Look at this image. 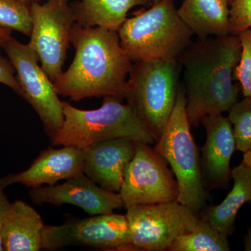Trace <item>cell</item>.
<instances>
[{
  "label": "cell",
  "mask_w": 251,
  "mask_h": 251,
  "mask_svg": "<svg viewBox=\"0 0 251 251\" xmlns=\"http://www.w3.org/2000/svg\"><path fill=\"white\" fill-rule=\"evenodd\" d=\"M1 48L16 69L23 98L40 117L46 134L52 141L64 120L62 101L53 82L39 67V57L29 44H21L11 36Z\"/></svg>",
  "instance_id": "cell-8"
},
{
  "label": "cell",
  "mask_w": 251,
  "mask_h": 251,
  "mask_svg": "<svg viewBox=\"0 0 251 251\" xmlns=\"http://www.w3.org/2000/svg\"><path fill=\"white\" fill-rule=\"evenodd\" d=\"M0 48H1L0 46ZM16 69L9 58H6L0 51V83L10 87L18 95L23 97V91L17 77L15 76Z\"/></svg>",
  "instance_id": "cell-25"
},
{
  "label": "cell",
  "mask_w": 251,
  "mask_h": 251,
  "mask_svg": "<svg viewBox=\"0 0 251 251\" xmlns=\"http://www.w3.org/2000/svg\"><path fill=\"white\" fill-rule=\"evenodd\" d=\"M229 6V0H184L177 12L198 39H205L230 34Z\"/></svg>",
  "instance_id": "cell-18"
},
{
  "label": "cell",
  "mask_w": 251,
  "mask_h": 251,
  "mask_svg": "<svg viewBox=\"0 0 251 251\" xmlns=\"http://www.w3.org/2000/svg\"><path fill=\"white\" fill-rule=\"evenodd\" d=\"M201 124L206 136L200 161L203 184L207 191L227 188L232 179L231 158L237 151L232 123L219 114L203 117Z\"/></svg>",
  "instance_id": "cell-13"
},
{
  "label": "cell",
  "mask_w": 251,
  "mask_h": 251,
  "mask_svg": "<svg viewBox=\"0 0 251 251\" xmlns=\"http://www.w3.org/2000/svg\"><path fill=\"white\" fill-rule=\"evenodd\" d=\"M70 42L75 55L53 82L57 94L74 101L92 97L125 99L133 62L122 47L118 32L75 23Z\"/></svg>",
  "instance_id": "cell-2"
},
{
  "label": "cell",
  "mask_w": 251,
  "mask_h": 251,
  "mask_svg": "<svg viewBox=\"0 0 251 251\" xmlns=\"http://www.w3.org/2000/svg\"><path fill=\"white\" fill-rule=\"evenodd\" d=\"M25 1H27V2L29 3H32V2H35V1H37V2H39V1H41V0H25Z\"/></svg>",
  "instance_id": "cell-30"
},
{
  "label": "cell",
  "mask_w": 251,
  "mask_h": 251,
  "mask_svg": "<svg viewBox=\"0 0 251 251\" xmlns=\"http://www.w3.org/2000/svg\"><path fill=\"white\" fill-rule=\"evenodd\" d=\"M228 237L200 219L191 232L176 238L168 251H229Z\"/></svg>",
  "instance_id": "cell-20"
},
{
  "label": "cell",
  "mask_w": 251,
  "mask_h": 251,
  "mask_svg": "<svg viewBox=\"0 0 251 251\" xmlns=\"http://www.w3.org/2000/svg\"><path fill=\"white\" fill-rule=\"evenodd\" d=\"M239 36L228 34L198 39L178 58L184 70L186 110L193 126L203 117L229 112L239 100L241 87L234 83L240 59Z\"/></svg>",
  "instance_id": "cell-1"
},
{
  "label": "cell",
  "mask_w": 251,
  "mask_h": 251,
  "mask_svg": "<svg viewBox=\"0 0 251 251\" xmlns=\"http://www.w3.org/2000/svg\"><path fill=\"white\" fill-rule=\"evenodd\" d=\"M126 209L132 251H168L176 238L191 232L200 219L197 213L176 201Z\"/></svg>",
  "instance_id": "cell-7"
},
{
  "label": "cell",
  "mask_w": 251,
  "mask_h": 251,
  "mask_svg": "<svg viewBox=\"0 0 251 251\" xmlns=\"http://www.w3.org/2000/svg\"><path fill=\"white\" fill-rule=\"evenodd\" d=\"M116 97H104L101 107L80 110L62 101L64 123L52 140V146L84 149L103 140L128 139L153 145L152 135L128 104Z\"/></svg>",
  "instance_id": "cell-4"
},
{
  "label": "cell",
  "mask_w": 251,
  "mask_h": 251,
  "mask_svg": "<svg viewBox=\"0 0 251 251\" xmlns=\"http://www.w3.org/2000/svg\"><path fill=\"white\" fill-rule=\"evenodd\" d=\"M11 31H12L9 29L0 28V46L1 47L11 37Z\"/></svg>",
  "instance_id": "cell-27"
},
{
  "label": "cell",
  "mask_w": 251,
  "mask_h": 251,
  "mask_svg": "<svg viewBox=\"0 0 251 251\" xmlns=\"http://www.w3.org/2000/svg\"></svg>",
  "instance_id": "cell-33"
},
{
  "label": "cell",
  "mask_w": 251,
  "mask_h": 251,
  "mask_svg": "<svg viewBox=\"0 0 251 251\" xmlns=\"http://www.w3.org/2000/svg\"><path fill=\"white\" fill-rule=\"evenodd\" d=\"M153 148L174 174L179 188L176 202L198 214L206 206L209 195L203 184L199 150L191 132L181 84L168 124Z\"/></svg>",
  "instance_id": "cell-6"
},
{
  "label": "cell",
  "mask_w": 251,
  "mask_h": 251,
  "mask_svg": "<svg viewBox=\"0 0 251 251\" xmlns=\"http://www.w3.org/2000/svg\"><path fill=\"white\" fill-rule=\"evenodd\" d=\"M29 196L36 205L72 204L92 216L110 214L124 206L120 193L100 187L84 173L61 184L30 188Z\"/></svg>",
  "instance_id": "cell-12"
},
{
  "label": "cell",
  "mask_w": 251,
  "mask_h": 251,
  "mask_svg": "<svg viewBox=\"0 0 251 251\" xmlns=\"http://www.w3.org/2000/svg\"><path fill=\"white\" fill-rule=\"evenodd\" d=\"M242 163L251 171V150L244 153Z\"/></svg>",
  "instance_id": "cell-29"
},
{
  "label": "cell",
  "mask_w": 251,
  "mask_h": 251,
  "mask_svg": "<svg viewBox=\"0 0 251 251\" xmlns=\"http://www.w3.org/2000/svg\"><path fill=\"white\" fill-rule=\"evenodd\" d=\"M161 1V0H152V5L156 4L157 3H158Z\"/></svg>",
  "instance_id": "cell-31"
},
{
  "label": "cell",
  "mask_w": 251,
  "mask_h": 251,
  "mask_svg": "<svg viewBox=\"0 0 251 251\" xmlns=\"http://www.w3.org/2000/svg\"><path fill=\"white\" fill-rule=\"evenodd\" d=\"M181 64L178 59L133 62L125 98L155 143L161 138L176 103Z\"/></svg>",
  "instance_id": "cell-5"
},
{
  "label": "cell",
  "mask_w": 251,
  "mask_h": 251,
  "mask_svg": "<svg viewBox=\"0 0 251 251\" xmlns=\"http://www.w3.org/2000/svg\"><path fill=\"white\" fill-rule=\"evenodd\" d=\"M244 249L246 251H251V223L247 229V235L244 237Z\"/></svg>",
  "instance_id": "cell-28"
},
{
  "label": "cell",
  "mask_w": 251,
  "mask_h": 251,
  "mask_svg": "<svg viewBox=\"0 0 251 251\" xmlns=\"http://www.w3.org/2000/svg\"><path fill=\"white\" fill-rule=\"evenodd\" d=\"M232 0H229V4H231V2H232Z\"/></svg>",
  "instance_id": "cell-32"
},
{
  "label": "cell",
  "mask_w": 251,
  "mask_h": 251,
  "mask_svg": "<svg viewBox=\"0 0 251 251\" xmlns=\"http://www.w3.org/2000/svg\"><path fill=\"white\" fill-rule=\"evenodd\" d=\"M44 226L40 214L32 206L23 201L11 202L1 226L4 251H41Z\"/></svg>",
  "instance_id": "cell-16"
},
{
  "label": "cell",
  "mask_w": 251,
  "mask_h": 251,
  "mask_svg": "<svg viewBox=\"0 0 251 251\" xmlns=\"http://www.w3.org/2000/svg\"><path fill=\"white\" fill-rule=\"evenodd\" d=\"M229 31L238 35L251 28V0H232L229 4Z\"/></svg>",
  "instance_id": "cell-24"
},
{
  "label": "cell",
  "mask_w": 251,
  "mask_h": 251,
  "mask_svg": "<svg viewBox=\"0 0 251 251\" xmlns=\"http://www.w3.org/2000/svg\"><path fill=\"white\" fill-rule=\"evenodd\" d=\"M242 45L240 59L234 69V77L239 82L244 97H251V28L238 34Z\"/></svg>",
  "instance_id": "cell-23"
},
{
  "label": "cell",
  "mask_w": 251,
  "mask_h": 251,
  "mask_svg": "<svg viewBox=\"0 0 251 251\" xmlns=\"http://www.w3.org/2000/svg\"><path fill=\"white\" fill-rule=\"evenodd\" d=\"M237 150L243 153L251 150V97H244L229 110Z\"/></svg>",
  "instance_id": "cell-22"
},
{
  "label": "cell",
  "mask_w": 251,
  "mask_h": 251,
  "mask_svg": "<svg viewBox=\"0 0 251 251\" xmlns=\"http://www.w3.org/2000/svg\"><path fill=\"white\" fill-rule=\"evenodd\" d=\"M72 246L104 251H132L126 216L112 212L60 226H44L42 249L58 250Z\"/></svg>",
  "instance_id": "cell-11"
},
{
  "label": "cell",
  "mask_w": 251,
  "mask_h": 251,
  "mask_svg": "<svg viewBox=\"0 0 251 251\" xmlns=\"http://www.w3.org/2000/svg\"><path fill=\"white\" fill-rule=\"evenodd\" d=\"M11 204L9 198L6 196L4 188L0 187V251H4L3 248L2 239H1V226L3 220L8 208Z\"/></svg>",
  "instance_id": "cell-26"
},
{
  "label": "cell",
  "mask_w": 251,
  "mask_h": 251,
  "mask_svg": "<svg viewBox=\"0 0 251 251\" xmlns=\"http://www.w3.org/2000/svg\"><path fill=\"white\" fill-rule=\"evenodd\" d=\"M132 62L178 59L191 45L193 31L179 17L173 0L135 11L117 31Z\"/></svg>",
  "instance_id": "cell-3"
},
{
  "label": "cell",
  "mask_w": 251,
  "mask_h": 251,
  "mask_svg": "<svg viewBox=\"0 0 251 251\" xmlns=\"http://www.w3.org/2000/svg\"><path fill=\"white\" fill-rule=\"evenodd\" d=\"M32 30L29 45L34 50L41 67L54 82L62 74L75 23L69 0H48L30 4Z\"/></svg>",
  "instance_id": "cell-10"
},
{
  "label": "cell",
  "mask_w": 251,
  "mask_h": 251,
  "mask_svg": "<svg viewBox=\"0 0 251 251\" xmlns=\"http://www.w3.org/2000/svg\"><path fill=\"white\" fill-rule=\"evenodd\" d=\"M137 142L112 139L97 142L84 149V174L100 187L119 193L124 181V171L134 156Z\"/></svg>",
  "instance_id": "cell-15"
},
{
  "label": "cell",
  "mask_w": 251,
  "mask_h": 251,
  "mask_svg": "<svg viewBox=\"0 0 251 251\" xmlns=\"http://www.w3.org/2000/svg\"><path fill=\"white\" fill-rule=\"evenodd\" d=\"M75 23L83 27L118 31L127 14L137 6H152V0H80L71 4Z\"/></svg>",
  "instance_id": "cell-19"
},
{
  "label": "cell",
  "mask_w": 251,
  "mask_h": 251,
  "mask_svg": "<svg viewBox=\"0 0 251 251\" xmlns=\"http://www.w3.org/2000/svg\"><path fill=\"white\" fill-rule=\"evenodd\" d=\"M233 187L221 204L205 206L201 211L204 220L229 237L235 230L238 212L244 204L251 202V171L242 163L232 170Z\"/></svg>",
  "instance_id": "cell-17"
},
{
  "label": "cell",
  "mask_w": 251,
  "mask_h": 251,
  "mask_svg": "<svg viewBox=\"0 0 251 251\" xmlns=\"http://www.w3.org/2000/svg\"><path fill=\"white\" fill-rule=\"evenodd\" d=\"M119 193L127 209L137 204L176 202L179 188L166 160L149 144L137 142L134 156L124 171Z\"/></svg>",
  "instance_id": "cell-9"
},
{
  "label": "cell",
  "mask_w": 251,
  "mask_h": 251,
  "mask_svg": "<svg viewBox=\"0 0 251 251\" xmlns=\"http://www.w3.org/2000/svg\"><path fill=\"white\" fill-rule=\"evenodd\" d=\"M0 28L30 36L32 30L30 3L25 0H0Z\"/></svg>",
  "instance_id": "cell-21"
},
{
  "label": "cell",
  "mask_w": 251,
  "mask_h": 251,
  "mask_svg": "<svg viewBox=\"0 0 251 251\" xmlns=\"http://www.w3.org/2000/svg\"><path fill=\"white\" fill-rule=\"evenodd\" d=\"M85 152L73 146L44 150L25 171L0 177V187L20 184L29 188L52 186L61 180H67L83 174Z\"/></svg>",
  "instance_id": "cell-14"
}]
</instances>
